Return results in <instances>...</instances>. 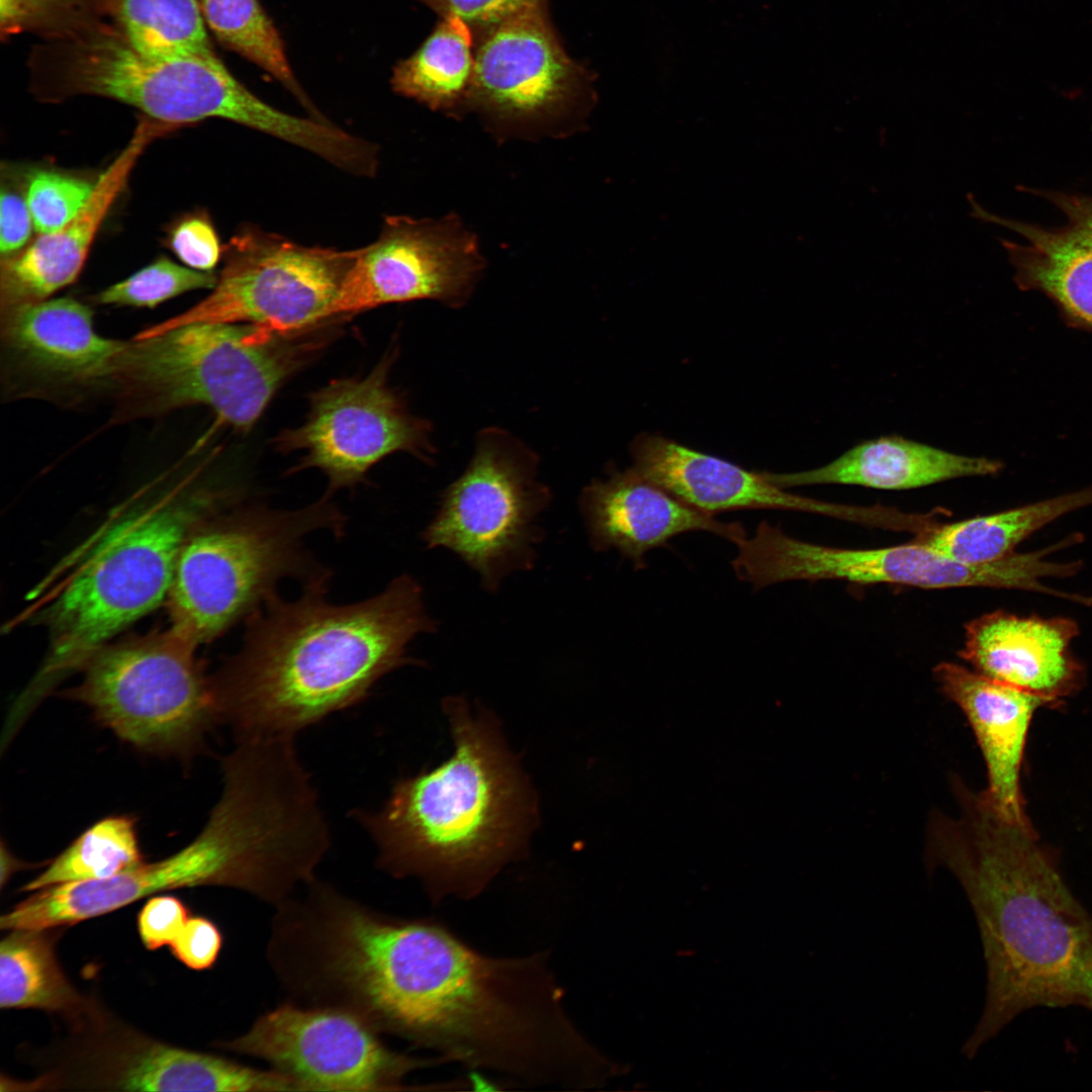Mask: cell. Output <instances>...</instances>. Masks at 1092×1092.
I'll return each instance as SVG.
<instances>
[{
    "instance_id": "d4e9b609",
    "label": "cell",
    "mask_w": 1092,
    "mask_h": 1092,
    "mask_svg": "<svg viewBox=\"0 0 1092 1092\" xmlns=\"http://www.w3.org/2000/svg\"><path fill=\"white\" fill-rule=\"evenodd\" d=\"M1002 467L999 460L966 456L889 436L857 444L822 467L792 473L762 471V474L783 489L841 484L902 490L962 477L993 475Z\"/></svg>"
},
{
    "instance_id": "ac0fdd59",
    "label": "cell",
    "mask_w": 1092,
    "mask_h": 1092,
    "mask_svg": "<svg viewBox=\"0 0 1092 1092\" xmlns=\"http://www.w3.org/2000/svg\"><path fill=\"white\" fill-rule=\"evenodd\" d=\"M1 341L10 366L39 386H108L124 341L99 335L89 306L69 297L1 309Z\"/></svg>"
},
{
    "instance_id": "cb8c5ba5",
    "label": "cell",
    "mask_w": 1092,
    "mask_h": 1092,
    "mask_svg": "<svg viewBox=\"0 0 1092 1092\" xmlns=\"http://www.w3.org/2000/svg\"><path fill=\"white\" fill-rule=\"evenodd\" d=\"M933 676L974 731L987 768L984 796L1008 819L1026 821L1020 791L1024 746L1034 712L1049 703L952 662L938 663Z\"/></svg>"
},
{
    "instance_id": "52a82bcc",
    "label": "cell",
    "mask_w": 1092,
    "mask_h": 1092,
    "mask_svg": "<svg viewBox=\"0 0 1092 1092\" xmlns=\"http://www.w3.org/2000/svg\"><path fill=\"white\" fill-rule=\"evenodd\" d=\"M290 841L287 822L270 797L229 783L202 830L179 851L108 879L35 891L1 916L0 928L73 925L159 892L196 886L231 887L266 899L283 880Z\"/></svg>"
},
{
    "instance_id": "836d02e7",
    "label": "cell",
    "mask_w": 1092,
    "mask_h": 1092,
    "mask_svg": "<svg viewBox=\"0 0 1092 1092\" xmlns=\"http://www.w3.org/2000/svg\"><path fill=\"white\" fill-rule=\"evenodd\" d=\"M168 244L185 266L198 271L212 272L222 257L217 233L202 213L187 215L174 224Z\"/></svg>"
},
{
    "instance_id": "5b68a950",
    "label": "cell",
    "mask_w": 1092,
    "mask_h": 1092,
    "mask_svg": "<svg viewBox=\"0 0 1092 1092\" xmlns=\"http://www.w3.org/2000/svg\"><path fill=\"white\" fill-rule=\"evenodd\" d=\"M28 67L32 92L47 102L109 98L176 127L218 117L291 145L301 143L307 132L304 118L265 103L216 55H147L105 22L43 38L32 49Z\"/></svg>"
},
{
    "instance_id": "e0dca14e",
    "label": "cell",
    "mask_w": 1092,
    "mask_h": 1092,
    "mask_svg": "<svg viewBox=\"0 0 1092 1092\" xmlns=\"http://www.w3.org/2000/svg\"><path fill=\"white\" fill-rule=\"evenodd\" d=\"M633 468L667 492L706 514L771 509L826 515L879 526L882 507H851L787 492L761 472L749 471L721 458L669 439L642 434L631 444Z\"/></svg>"
},
{
    "instance_id": "74e56055",
    "label": "cell",
    "mask_w": 1092,
    "mask_h": 1092,
    "mask_svg": "<svg viewBox=\"0 0 1092 1092\" xmlns=\"http://www.w3.org/2000/svg\"><path fill=\"white\" fill-rule=\"evenodd\" d=\"M34 228L25 193L2 184L0 199V250L2 258L16 254L30 239Z\"/></svg>"
},
{
    "instance_id": "3957f363",
    "label": "cell",
    "mask_w": 1092,
    "mask_h": 1092,
    "mask_svg": "<svg viewBox=\"0 0 1092 1092\" xmlns=\"http://www.w3.org/2000/svg\"><path fill=\"white\" fill-rule=\"evenodd\" d=\"M455 751L440 766L398 780L380 809L354 810L378 864L416 877L434 902L479 895L516 857L529 816L526 787L490 722L462 699L445 702Z\"/></svg>"
},
{
    "instance_id": "d6986e66",
    "label": "cell",
    "mask_w": 1092,
    "mask_h": 1092,
    "mask_svg": "<svg viewBox=\"0 0 1092 1092\" xmlns=\"http://www.w3.org/2000/svg\"><path fill=\"white\" fill-rule=\"evenodd\" d=\"M1065 216L1060 226L1010 219L989 212L970 198L974 218L1002 225L1023 242L1002 240L1014 268V281L1025 291H1038L1058 307L1065 322L1092 331V196L1033 190Z\"/></svg>"
},
{
    "instance_id": "4fadbf2b",
    "label": "cell",
    "mask_w": 1092,
    "mask_h": 1092,
    "mask_svg": "<svg viewBox=\"0 0 1092 1092\" xmlns=\"http://www.w3.org/2000/svg\"><path fill=\"white\" fill-rule=\"evenodd\" d=\"M377 1032L339 1007L285 1004L221 1045L267 1062L305 1091L412 1090L404 1085L410 1073L447 1063L440 1056L418 1059L392 1051Z\"/></svg>"
},
{
    "instance_id": "277c9868",
    "label": "cell",
    "mask_w": 1092,
    "mask_h": 1092,
    "mask_svg": "<svg viewBox=\"0 0 1092 1092\" xmlns=\"http://www.w3.org/2000/svg\"><path fill=\"white\" fill-rule=\"evenodd\" d=\"M211 508L203 492L170 491L114 515L72 554L43 605L49 653L14 703L19 714L168 597L181 545Z\"/></svg>"
},
{
    "instance_id": "4dcf8cb0",
    "label": "cell",
    "mask_w": 1092,
    "mask_h": 1092,
    "mask_svg": "<svg viewBox=\"0 0 1092 1092\" xmlns=\"http://www.w3.org/2000/svg\"><path fill=\"white\" fill-rule=\"evenodd\" d=\"M205 24L226 49L259 66L289 89L311 111L290 69L282 38L258 0H197Z\"/></svg>"
},
{
    "instance_id": "7c38bea8",
    "label": "cell",
    "mask_w": 1092,
    "mask_h": 1092,
    "mask_svg": "<svg viewBox=\"0 0 1092 1092\" xmlns=\"http://www.w3.org/2000/svg\"><path fill=\"white\" fill-rule=\"evenodd\" d=\"M358 256L359 249L307 247L246 226L223 246V266L209 295L133 338L193 323H244L280 336L305 332L329 318Z\"/></svg>"
},
{
    "instance_id": "e575fe53",
    "label": "cell",
    "mask_w": 1092,
    "mask_h": 1092,
    "mask_svg": "<svg viewBox=\"0 0 1092 1092\" xmlns=\"http://www.w3.org/2000/svg\"><path fill=\"white\" fill-rule=\"evenodd\" d=\"M188 908L176 897H151L138 915V930L149 950L170 945L186 925Z\"/></svg>"
},
{
    "instance_id": "4316f807",
    "label": "cell",
    "mask_w": 1092,
    "mask_h": 1092,
    "mask_svg": "<svg viewBox=\"0 0 1092 1092\" xmlns=\"http://www.w3.org/2000/svg\"><path fill=\"white\" fill-rule=\"evenodd\" d=\"M90 18L110 24L156 57L215 56L197 0H83Z\"/></svg>"
},
{
    "instance_id": "8d00e7d4",
    "label": "cell",
    "mask_w": 1092,
    "mask_h": 1092,
    "mask_svg": "<svg viewBox=\"0 0 1092 1092\" xmlns=\"http://www.w3.org/2000/svg\"><path fill=\"white\" fill-rule=\"evenodd\" d=\"M221 945L222 934L217 925L208 918L195 916L188 919L169 946L180 963L189 969L203 971L214 965Z\"/></svg>"
},
{
    "instance_id": "30bf717a",
    "label": "cell",
    "mask_w": 1092,
    "mask_h": 1092,
    "mask_svg": "<svg viewBox=\"0 0 1092 1092\" xmlns=\"http://www.w3.org/2000/svg\"><path fill=\"white\" fill-rule=\"evenodd\" d=\"M1070 537L1042 549L1013 552L1001 559L967 564L945 556L926 543L875 549H845L793 538L779 526L761 522L752 537L737 543L731 565L736 576L753 589L790 580L833 579L860 584L890 583L921 588L993 587L1021 589L1070 602L1076 594L1042 583V579L1071 577L1082 568L1080 560L1052 561L1056 551L1070 547Z\"/></svg>"
},
{
    "instance_id": "5bb4252c",
    "label": "cell",
    "mask_w": 1092,
    "mask_h": 1092,
    "mask_svg": "<svg viewBox=\"0 0 1092 1092\" xmlns=\"http://www.w3.org/2000/svg\"><path fill=\"white\" fill-rule=\"evenodd\" d=\"M394 358L387 354L365 377L334 380L310 395L305 422L276 439L280 450L302 453L295 470L320 469L334 491L363 481L374 464L398 451L432 460L430 423L410 413L389 386Z\"/></svg>"
},
{
    "instance_id": "7a4b0ae2",
    "label": "cell",
    "mask_w": 1092,
    "mask_h": 1092,
    "mask_svg": "<svg viewBox=\"0 0 1092 1092\" xmlns=\"http://www.w3.org/2000/svg\"><path fill=\"white\" fill-rule=\"evenodd\" d=\"M329 582L276 596L250 617L240 649L211 675L219 721L236 742L294 739L362 702L390 671L416 661L410 643L437 630L407 574L377 595L337 605Z\"/></svg>"
},
{
    "instance_id": "8992f818",
    "label": "cell",
    "mask_w": 1092,
    "mask_h": 1092,
    "mask_svg": "<svg viewBox=\"0 0 1092 1092\" xmlns=\"http://www.w3.org/2000/svg\"><path fill=\"white\" fill-rule=\"evenodd\" d=\"M345 517L327 497L298 510L248 505L216 513L190 529L168 593L172 628L197 645L247 621L284 579L330 581L306 548L318 531L343 534Z\"/></svg>"
},
{
    "instance_id": "f35d334b",
    "label": "cell",
    "mask_w": 1092,
    "mask_h": 1092,
    "mask_svg": "<svg viewBox=\"0 0 1092 1092\" xmlns=\"http://www.w3.org/2000/svg\"><path fill=\"white\" fill-rule=\"evenodd\" d=\"M25 868V863L20 862L13 855L10 854L3 846L1 848V886L3 887L10 876L19 869Z\"/></svg>"
},
{
    "instance_id": "7402d4cb",
    "label": "cell",
    "mask_w": 1092,
    "mask_h": 1092,
    "mask_svg": "<svg viewBox=\"0 0 1092 1092\" xmlns=\"http://www.w3.org/2000/svg\"><path fill=\"white\" fill-rule=\"evenodd\" d=\"M174 126L142 118L128 144L95 182L82 210L61 229L40 234L23 251L1 259V309L41 301L79 276L101 224L146 148Z\"/></svg>"
},
{
    "instance_id": "44dd1931",
    "label": "cell",
    "mask_w": 1092,
    "mask_h": 1092,
    "mask_svg": "<svg viewBox=\"0 0 1092 1092\" xmlns=\"http://www.w3.org/2000/svg\"><path fill=\"white\" fill-rule=\"evenodd\" d=\"M1078 634V624L1070 618L998 610L965 625L959 656L976 671L1052 704L1084 681V666L1070 649Z\"/></svg>"
},
{
    "instance_id": "f546056e",
    "label": "cell",
    "mask_w": 1092,
    "mask_h": 1092,
    "mask_svg": "<svg viewBox=\"0 0 1092 1092\" xmlns=\"http://www.w3.org/2000/svg\"><path fill=\"white\" fill-rule=\"evenodd\" d=\"M144 862L134 819L109 816L85 830L22 890L108 879Z\"/></svg>"
},
{
    "instance_id": "603a6c76",
    "label": "cell",
    "mask_w": 1092,
    "mask_h": 1092,
    "mask_svg": "<svg viewBox=\"0 0 1092 1092\" xmlns=\"http://www.w3.org/2000/svg\"><path fill=\"white\" fill-rule=\"evenodd\" d=\"M90 1079L96 1088L122 1091H304L295 1079L226 1059L175 1048L134 1034L96 1046Z\"/></svg>"
},
{
    "instance_id": "6da1fadb",
    "label": "cell",
    "mask_w": 1092,
    "mask_h": 1092,
    "mask_svg": "<svg viewBox=\"0 0 1092 1092\" xmlns=\"http://www.w3.org/2000/svg\"><path fill=\"white\" fill-rule=\"evenodd\" d=\"M951 786L959 815L932 812L925 860L957 879L982 942L985 1002L961 1050L972 1060L1026 1010L1092 1012V915L1028 820L1008 819L959 777Z\"/></svg>"
},
{
    "instance_id": "d590c367",
    "label": "cell",
    "mask_w": 1092,
    "mask_h": 1092,
    "mask_svg": "<svg viewBox=\"0 0 1092 1092\" xmlns=\"http://www.w3.org/2000/svg\"><path fill=\"white\" fill-rule=\"evenodd\" d=\"M443 17L454 15L485 31L531 9L543 0H421Z\"/></svg>"
},
{
    "instance_id": "9a60e30c",
    "label": "cell",
    "mask_w": 1092,
    "mask_h": 1092,
    "mask_svg": "<svg viewBox=\"0 0 1092 1092\" xmlns=\"http://www.w3.org/2000/svg\"><path fill=\"white\" fill-rule=\"evenodd\" d=\"M484 266L477 237L455 214L437 219L390 215L377 240L359 249L328 315L422 299L461 307Z\"/></svg>"
},
{
    "instance_id": "f1b7e54d",
    "label": "cell",
    "mask_w": 1092,
    "mask_h": 1092,
    "mask_svg": "<svg viewBox=\"0 0 1092 1092\" xmlns=\"http://www.w3.org/2000/svg\"><path fill=\"white\" fill-rule=\"evenodd\" d=\"M50 929L10 930L0 943V1006L77 1014L84 998L57 961Z\"/></svg>"
},
{
    "instance_id": "d6a6232c",
    "label": "cell",
    "mask_w": 1092,
    "mask_h": 1092,
    "mask_svg": "<svg viewBox=\"0 0 1092 1092\" xmlns=\"http://www.w3.org/2000/svg\"><path fill=\"white\" fill-rule=\"evenodd\" d=\"M94 187L95 183L55 170L31 172L25 196L34 229L49 234L64 226L82 210Z\"/></svg>"
},
{
    "instance_id": "8fae6325",
    "label": "cell",
    "mask_w": 1092,
    "mask_h": 1092,
    "mask_svg": "<svg viewBox=\"0 0 1092 1092\" xmlns=\"http://www.w3.org/2000/svg\"><path fill=\"white\" fill-rule=\"evenodd\" d=\"M538 465L536 453L510 432L481 430L468 466L446 487L423 532L427 546L456 553L488 592L532 568L544 535L538 521L551 502Z\"/></svg>"
},
{
    "instance_id": "484cf974",
    "label": "cell",
    "mask_w": 1092,
    "mask_h": 1092,
    "mask_svg": "<svg viewBox=\"0 0 1092 1092\" xmlns=\"http://www.w3.org/2000/svg\"><path fill=\"white\" fill-rule=\"evenodd\" d=\"M1090 506L1092 486L991 515L936 524L917 539L957 561L982 564L1013 553L1034 532Z\"/></svg>"
},
{
    "instance_id": "ba28073f",
    "label": "cell",
    "mask_w": 1092,
    "mask_h": 1092,
    "mask_svg": "<svg viewBox=\"0 0 1092 1092\" xmlns=\"http://www.w3.org/2000/svg\"><path fill=\"white\" fill-rule=\"evenodd\" d=\"M316 342L248 324H188L124 341L107 387L118 396L123 419L200 404L247 430Z\"/></svg>"
},
{
    "instance_id": "1f68e13d",
    "label": "cell",
    "mask_w": 1092,
    "mask_h": 1092,
    "mask_svg": "<svg viewBox=\"0 0 1092 1092\" xmlns=\"http://www.w3.org/2000/svg\"><path fill=\"white\" fill-rule=\"evenodd\" d=\"M216 279L212 272L181 266L163 256L105 288L94 300L103 305L152 308L189 291L213 288Z\"/></svg>"
},
{
    "instance_id": "ffe728a7",
    "label": "cell",
    "mask_w": 1092,
    "mask_h": 1092,
    "mask_svg": "<svg viewBox=\"0 0 1092 1092\" xmlns=\"http://www.w3.org/2000/svg\"><path fill=\"white\" fill-rule=\"evenodd\" d=\"M579 510L596 551L617 550L635 568L644 555L690 531H707L737 543L746 537L741 524L725 523L682 503L633 467L608 470L582 488Z\"/></svg>"
},
{
    "instance_id": "83f0119b",
    "label": "cell",
    "mask_w": 1092,
    "mask_h": 1092,
    "mask_svg": "<svg viewBox=\"0 0 1092 1092\" xmlns=\"http://www.w3.org/2000/svg\"><path fill=\"white\" fill-rule=\"evenodd\" d=\"M472 40L470 26L461 18L443 17L418 51L395 66L393 89L433 110L453 111L469 103Z\"/></svg>"
},
{
    "instance_id": "2e32d148",
    "label": "cell",
    "mask_w": 1092,
    "mask_h": 1092,
    "mask_svg": "<svg viewBox=\"0 0 1092 1092\" xmlns=\"http://www.w3.org/2000/svg\"><path fill=\"white\" fill-rule=\"evenodd\" d=\"M580 89V71L542 5L485 31L474 54L469 103L486 115L494 132L559 135Z\"/></svg>"
},
{
    "instance_id": "9c48e42d",
    "label": "cell",
    "mask_w": 1092,
    "mask_h": 1092,
    "mask_svg": "<svg viewBox=\"0 0 1092 1092\" xmlns=\"http://www.w3.org/2000/svg\"><path fill=\"white\" fill-rule=\"evenodd\" d=\"M197 646L172 627L108 642L86 659L81 681L64 695L141 751L191 757L219 722Z\"/></svg>"
}]
</instances>
